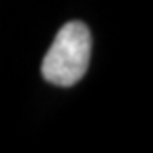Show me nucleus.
Returning <instances> with one entry per match:
<instances>
[{
    "label": "nucleus",
    "mask_w": 153,
    "mask_h": 153,
    "mask_svg": "<svg viewBox=\"0 0 153 153\" xmlns=\"http://www.w3.org/2000/svg\"><path fill=\"white\" fill-rule=\"evenodd\" d=\"M91 58V32L84 22H66L42 60V76L60 88H72L85 76Z\"/></svg>",
    "instance_id": "1"
}]
</instances>
